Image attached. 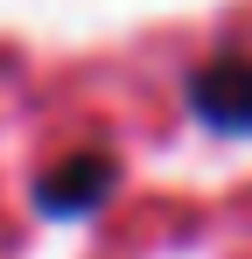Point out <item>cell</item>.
Instances as JSON below:
<instances>
[{
	"label": "cell",
	"instance_id": "cell-2",
	"mask_svg": "<svg viewBox=\"0 0 252 259\" xmlns=\"http://www.w3.org/2000/svg\"><path fill=\"white\" fill-rule=\"evenodd\" d=\"M105 189H112V161H105V154H70L63 168L42 175V210H56V217L91 210Z\"/></svg>",
	"mask_w": 252,
	"mask_h": 259
},
{
	"label": "cell",
	"instance_id": "cell-1",
	"mask_svg": "<svg viewBox=\"0 0 252 259\" xmlns=\"http://www.w3.org/2000/svg\"><path fill=\"white\" fill-rule=\"evenodd\" d=\"M189 105L217 133H252V56H210L189 77Z\"/></svg>",
	"mask_w": 252,
	"mask_h": 259
}]
</instances>
